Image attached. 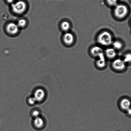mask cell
<instances>
[{"label": "cell", "instance_id": "cell-1", "mask_svg": "<svg viewBox=\"0 0 131 131\" xmlns=\"http://www.w3.org/2000/svg\"><path fill=\"white\" fill-rule=\"evenodd\" d=\"M98 42L103 46L108 47L112 45L113 40L112 35L107 31H104L99 34L97 37Z\"/></svg>", "mask_w": 131, "mask_h": 131}, {"label": "cell", "instance_id": "cell-2", "mask_svg": "<svg viewBox=\"0 0 131 131\" xmlns=\"http://www.w3.org/2000/svg\"><path fill=\"white\" fill-rule=\"evenodd\" d=\"M128 12V9L125 5L117 4L114 7V14L117 18H124L127 16Z\"/></svg>", "mask_w": 131, "mask_h": 131}, {"label": "cell", "instance_id": "cell-3", "mask_svg": "<svg viewBox=\"0 0 131 131\" xmlns=\"http://www.w3.org/2000/svg\"><path fill=\"white\" fill-rule=\"evenodd\" d=\"M12 9L14 12L18 14H20L25 12L26 9V5L25 2L19 1L13 4Z\"/></svg>", "mask_w": 131, "mask_h": 131}, {"label": "cell", "instance_id": "cell-4", "mask_svg": "<svg viewBox=\"0 0 131 131\" xmlns=\"http://www.w3.org/2000/svg\"><path fill=\"white\" fill-rule=\"evenodd\" d=\"M112 65L114 69L117 71H123L126 67V63L123 59L120 58H117L114 60Z\"/></svg>", "mask_w": 131, "mask_h": 131}, {"label": "cell", "instance_id": "cell-5", "mask_svg": "<svg viewBox=\"0 0 131 131\" xmlns=\"http://www.w3.org/2000/svg\"><path fill=\"white\" fill-rule=\"evenodd\" d=\"M45 91L42 89H39L34 92V97L37 102H41L45 99Z\"/></svg>", "mask_w": 131, "mask_h": 131}, {"label": "cell", "instance_id": "cell-6", "mask_svg": "<svg viewBox=\"0 0 131 131\" xmlns=\"http://www.w3.org/2000/svg\"><path fill=\"white\" fill-rule=\"evenodd\" d=\"M19 28L17 24L14 23H11L8 24L6 27L7 32L11 35H14L17 34L19 31Z\"/></svg>", "mask_w": 131, "mask_h": 131}, {"label": "cell", "instance_id": "cell-7", "mask_svg": "<svg viewBox=\"0 0 131 131\" xmlns=\"http://www.w3.org/2000/svg\"><path fill=\"white\" fill-rule=\"evenodd\" d=\"M63 39L66 44L70 45L73 44L75 38L73 34L68 31L66 32L63 36Z\"/></svg>", "mask_w": 131, "mask_h": 131}, {"label": "cell", "instance_id": "cell-8", "mask_svg": "<svg viewBox=\"0 0 131 131\" xmlns=\"http://www.w3.org/2000/svg\"><path fill=\"white\" fill-rule=\"evenodd\" d=\"M90 52L93 57L97 58L104 53L102 48L100 46H96L92 47L91 49Z\"/></svg>", "mask_w": 131, "mask_h": 131}, {"label": "cell", "instance_id": "cell-9", "mask_svg": "<svg viewBox=\"0 0 131 131\" xmlns=\"http://www.w3.org/2000/svg\"><path fill=\"white\" fill-rule=\"evenodd\" d=\"M96 63V65L99 68H104L106 66V61L104 53L101 54L97 58Z\"/></svg>", "mask_w": 131, "mask_h": 131}, {"label": "cell", "instance_id": "cell-10", "mask_svg": "<svg viewBox=\"0 0 131 131\" xmlns=\"http://www.w3.org/2000/svg\"><path fill=\"white\" fill-rule=\"evenodd\" d=\"M105 55L108 59H114L116 56V50L113 48H108L105 50Z\"/></svg>", "mask_w": 131, "mask_h": 131}, {"label": "cell", "instance_id": "cell-11", "mask_svg": "<svg viewBox=\"0 0 131 131\" xmlns=\"http://www.w3.org/2000/svg\"><path fill=\"white\" fill-rule=\"evenodd\" d=\"M130 102L128 99H123L121 102L120 106L123 110H128L130 108Z\"/></svg>", "mask_w": 131, "mask_h": 131}, {"label": "cell", "instance_id": "cell-12", "mask_svg": "<svg viewBox=\"0 0 131 131\" xmlns=\"http://www.w3.org/2000/svg\"><path fill=\"white\" fill-rule=\"evenodd\" d=\"M34 123V125L37 128H40L44 126V121L42 118L39 116L35 118Z\"/></svg>", "mask_w": 131, "mask_h": 131}, {"label": "cell", "instance_id": "cell-13", "mask_svg": "<svg viewBox=\"0 0 131 131\" xmlns=\"http://www.w3.org/2000/svg\"><path fill=\"white\" fill-rule=\"evenodd\" d=\"M61 28L63 31L66 32H68L71 28V25L70 23L68 21H63L61 24Z\"/></svg>", "mask_w": 131, "mask_h": 131}, {"label": "cell", "instance_id": "cell-14", "mask_svg": "<svg viewBox=\"0 0 131 131\" xmlns=\"http://www.w3.org/2000/svg\"><path fill=\"white\" fill-rule=\"evenodd\" d=\"M112 45L113 46V48L116 50L121 49L123 47L122 42L118 40L114 41Z\"/></svg>", "mask_w": 131, "mask_h": 131}, {"label": "cell", "instance_id": "cell-15", "mask_svg": "<svg viewBox=\"0 0 131 131\" xmlns=\"http://www.w3.org/2000/svg\"><path fill=\"white\" fill-rule=\"evenodd\" d=\"M123 59L126 63H130L131 62V53H127L126 54Z\"/></svg>", "mask_w": 131, "mask_h": 131}, {"label": "cell", "instance_id": "cell-16", "mask_svg": "<svg viewBox=\"0 0 131 131\" xmlns=\"http://www.w3.org/2000/svg\"><path fill=\"white\" fill-rule=\"evenodd\" d=\"M26 21L25 20L21 19H20L18 22L17 25L19 28H23L26 26Z\"/></svg>", "mask_w": 131, "mask_h": 131}, {"label": "cell", "instance_id": "cell-17", "mask_svg": "<svg viewBox=\"0 0 131 131\" xmlns=\"http://www.w3.org/2000/svg\"><path fill=\"white\" fill-rule=\"evenodd\" d=\"M108 4L112 7H115L118 4L117 0H107Z\"/></svg>", "mask_w": 131, "mask_h": 131}, {"label": "cell", "instance_id": "cell-18", "mask_svg": "<svg viewBox=\"0 0 131 131\" xmlns=\"http://www.w3.org/2000/svg\"><path fill=\"white\" fill-rule=\"evenodd\" d=\"M28 102L30 105H34L37 102L35 98L33 96V97L29 98L28 100Z\"/></svg>", "mask_w": 131, "mask_h": 131}, {"label": "cell", "instance_id": "cell-19", "mask_svg": "<svg viewBox=\"0 0 131 131\" xmlns=\"http://www.w3.org/2000/svg\"><path fill=\"white\" fill-rule=\"evenodd\" d=\"M40 112L38 110H34L33 111L32 113V115L34 118L38 117H39L40 115Z\"/></svg>", "mask_w": 131, "mask_h": 131}, {"label": "cell", "instance_id": "cell-20", "mask_svg": "<svg viewBox=\"0 0 131 131\" xmlns=\"http://www.w3.org/2000/svg\"><path fill=\"white\" fill-rule=\"evenodd\" d=\"M127 112H128V114H129V115H131V109L130 108L129 109H128V110H127Z\"/></svg>", "mask_w": 131, "mask_h": 131}, {"label": "cell", "instance_id": "cell-21", "mask_svg": "<svg viewBox=\"0 0 131 131\" xmlns=\"http://www.w3.org/2000/svg\"><path fill=\"white\" fill-rule=\"evenodd\" d=\"M15 0H7V2H8V3H12L14 2Z\"/></svg>", "mask_w": 131, "mask_h": 131}]
</instances>
